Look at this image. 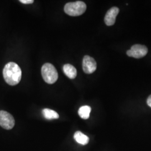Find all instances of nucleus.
<instances>
[{"label": "nucleus", "mask_w": 151, "mask_h": 151, "mask_svg": "<svg viewBox=\"0 0 151 151\" xmlns=\"http://www.w3.org/2000/svg\"><path fill=\"white\" fill-rule=\"evenodd\" d=\"M63 72L65 75L70 79H74L77 76V70L75 67L70 64L64 65Z\"/></svg>", "instance_id": "8"}, {"label": "nucleus", "mask_w": 151, "mask_h": 151, "mask_svg": "<svg viewBox=\"0 0 151 151\" xmlns=\"http://www.w3.org/2000/svg\"><path fill=\"white\" fill-rule=\"evenodd\" d=\"M86 5L82 1L67 3L65 6V12L71 16H80L86 10Z\"/></svg>", "instance_id": "2"}, {"label": "nucleus", "mask_w": 151, "mask_h": 151, "mask_svg": "<svg viewBox=\"0 0 151 151\" xmlns=\"http://www.w3.org/2000/svg\"><path fill=\"white\" fill-rule=\"evenodd\" d=\"M148 53L147 47L141 44H135L127 52V54L130 57L141 58L146 56Z\"/></svg>", "instance_id": "5"}, {"label": "nucleus", "mask_w": 151, "mask_h": 151, "mask_svg": "<svg viewBox=\"0 0 151 151\" xmlns=\"http://www.w3.org/2000/svg\"><path fill=\"white\" fill-rule=\"evenodd\" d=\"M97 68V63L95 60L89 55H85L83 59L82 68L86 74L93 73Z\"/></svg>", "instance_id": "6"}, {"label": "nucleus", "mask_w": 151, "mask_h": 151, "mask_svg": "<svg viewBox=\"0 0 151 151\" xmlns=\"http://www.w3.org/2000/svg\"><path fill=\"white\" fill-rule=\"evenodd\" d=\"M147 103L148 105L151 108V95L149 96V97H148V99L147 100Z\"/></svg>", "instance_id": "13"}, {"label": "nucleus", "mask_w": 151, "mask_h": 151, "mask_svg": "<svg viewBox=\"0 0 151 151\" xmlns=\"http://www.w3.org/2000/svg\"><path fill=\"white\" fill-rule=\"evenodd\" d=\"M119 12V8L117 7H113L109 9L106 12L104 18V22L106 25L108 26L113 25L115 22L116 16Z\"/></svg>", "instance_id": "7"}, {"label": "nucleus", "mask_w": 151, "mask_h": 151, "mask_svg": "<svg viewBox=\"0 0 151 151\" xmlns=\"http://www.w3.org/2000/svg\"><path fill=\"white\" fill-rule=\"evenodd\" d=\"M0 125L5 129H11L15 125V119L10 114L1 110L0 111Z\"/></svg>", "instance_id": "4"}, {"label": "nucleus", "mask_w": 151, "mask_h": 151, "mask_svg": "<svg viewBox=\"0 0 151 151\" xmlns=\"http://www.w3.org/2000/svg\"><path fill=\"white\" fill-rule=\"evenodd\" d=\"M44 117L45 119H58L59 118V115L56 111L49 109H44L42 111Z\"/></svg>", "instance_id": "11"}, {"label": "nucleus", "mask_w": 151, "mask_h": 151, "mask_svg": "<svg viewBox=\"0 0 151 151\" xmlns=\"http://www.w3.org/2000/svg\"><path fill=\"white\" fill-rule=\"evenodd\" d=\"M74 139L78 143L82 145H86L89 142V138L80 131H77L75 133Z\"/></svg>", "instance_id": "9"}, {"label": "nucleus", "mask_w": 151, "mask_h": 151, "mask_svg": "<svg viewBox=\"0 0 151 151\" xmlns=\"http://www.w3.org/2000/svg\"><path fill=\"white\" fill-rule=\"evenodd\" d=\"M21 68L14 62L6 64L3 70V76L6 82L11 86L17 85L22 79Z\"/></svg>", "instance_id": "1"}, {"label": "nucleus", "mask_w": 151, "mask_h": 151, "mask_svg": "<svg viewBox=\"0 0 151 151\" xmlns=\"http://www.w3.org/2000/svg\"><path fill=\"white\" fill-rule=\"evenodd\" d=\"M20 2L24 4H32L34 2L33 0H20Z\"/></svg>", "instance_id": "12"}, {"label": "nucleus", "mask_w": 151, "mask_h": 151, "mask_svg": "<svg viewBox=\"0 0 151 151\" xmlns=\"http://www.w3.org/2000/svg\"><path fill=\"white\" fill-rule=\"evenodd\" d=\"M42 75L45 82L53 84L57 81L58 74L54 65L50 63H45L42 67Z\"/></svg>", "instance_id": "3"}, {"label": "nucleus", "mask_w": 151, "mask_h": 151, "mask_svg": "<svg viewBox=\"0 0 151 151\" xmlns=\"http://www.w3.org/2000/svg\"><path fill=\"white\" fill-rule=\"evenodd\" d=\"M91 111V108L89 106H82L78 110V115L82 119H87L90 117V114Z\"/></svg>", "instance_id": "10"}]
</instances>
